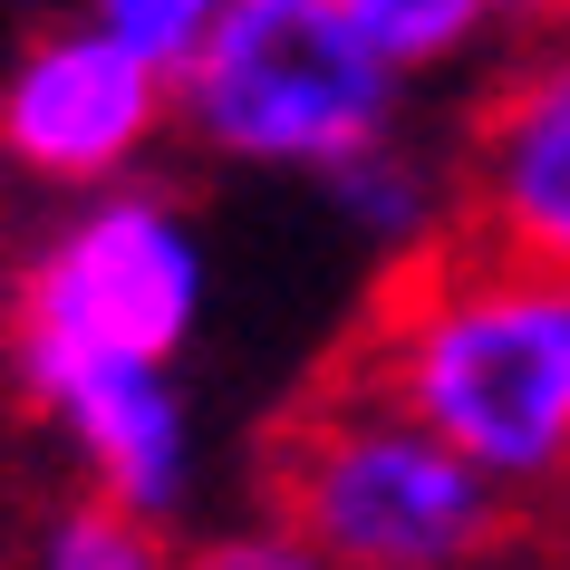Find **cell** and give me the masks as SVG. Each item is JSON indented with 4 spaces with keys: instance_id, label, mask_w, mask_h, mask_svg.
<instances>
[{
    "instance_id": "cell-5",
    "label": "cell",
    "mask_w": 570,
    "mask_h": 570,
    "mask_svg": "<svg viewBox=\"0 0 570 570\" xmlns=\"http://www.w3.org/2000/svg\"><path fill=\"white\" fill-rule=\"evenodd\" d=\"M165 146H175V68L97 30L88 10L20 39V59L0 68V175L20 194L49 204L107 194L136 184Z\"/></svg>"
},
{
    "instance_id": "cell-6",
    "label": "cell",
    "mask_w": 570,
    "mask_h": 570,
    "mask_svg": "<svg viewBox=\"0 0 570 570\" xmlns=\"http://www.w3.org/2000/svg\"><path fill=\"white\" fill-rule=\"evenodd\" d=\"M464 233L570 271V20L493 68L464 126Z\"/></svg>"
},
{
    "instance_id": "cell-11",
    "label": "cell",
    "mask_w": 570,
    "mask_h": 570,
    "mask_svg": "<svg viewBox=\"0 0 570 570\" xmlns=\"http://www.w3.org/2000/svg\"><path fill=\"white\" fill-rule=\"evenodd\" d=\"M223 10H233V0H88L97 30H117L126 49H146L155 68H184V59L213 39Z\"/></svg>"
},
{
    "instance_id": "cell-9",
    "label": "cell",
    "mask_w": 570,
    "mask_h": 570,
    "mask_svg": "<svg viewBox=\"0 0 570 570\" xmlns=\"http://www.w3.org/2000/svg\"><path fill=\"white\" fill-rule=\"evenodd\" d=\"M348 30L377 49V59L416 88V78H445V68H474L493 39L522 20V0H338Z\"/></svg>"
},
{
    "instance_id": "cell-14",
    "label": "cell",
    "mask_w": 570,
    "mask_h": 570,
    "mask_svg": "<svg viewBox=\"0 0 570 570\" xmlns=\"http://www.w3.org/2000/svg\"><path fill=\"white\" fill-rule=\"evenodd\" d=\"M522 10H532V20H541V0H522Z\"/></svg>"
},
{
    "instance_id": "cell-7",
    "label": "cell",
    "mask_w": 570,
    "mask_h": 570,
    "mask_svg": "<svg viewBox=\"0 0 570 570\" xmlns=\"http://www.w3.org/2000/svg\"><path fill=\"white\" fill-rule=\"evenodd\" d=\"M20 416H39L59 435V454L78 464L88 493L146 512V522H184L194 483H204V435L184 406L175 367L155 358H97V367H59L39 387L10 396Z\"/></svg>"
},
{
    "instance_id": "cell-1",
    "label": "cell",
    "mask_w": 570,
    "mask_h": 570,
    "mask_svg": "<svg viewBox=\"0 0 570 570\" xmlns=\"http://www.w3.org/2000/svg\"><path fill=\"white\" fill-rule=\"evenodd\" d=\"M358 367L503 493L570 483V271L454 233L396 262Z\"/></svg>"
},
{
    "instance_id": "cell-10",
    "label": "cell",
    "mask_w": 570,
    "mask_h": 570,
    "mask_svg": "<svg viewBox=\"0 0 570 570\" xmlns=\"http://www.w3.org/2000/svg\"><path fill=\"white\" fill-rule=\"evenodd\" d=\"M30 570H184V551H175V522H146L107 493H78L39 522Z\"/></svg>"
},
{
    "instance_id": "cell-2",
    "label": "cell",
    "mask_w": 570,
    "mask_h": 570,
    "mask_svg": "<svg viewBox=\"0 0 570 570\" xmlns=\"http://www.w3.org/2000/svg\"><path fill=\"white\" fill-rule=\"evenodd\" d=\"M213 309L204 223L165 184L68 194L0 252V396L39 387L59 367L155 358L175 367Z\"/></svg>"
},
{
    "instance_id": "cell-13",
    "label": "cell",
    "mask_w": 570,
    "mask_h": 570,
    "mask_svg": "<svg viewBox=\"0 0 570 570\" xmlns=\"http://www.w3.org/2000/svg\"><path fill=\"white\" fill-rule=\"evenodd\" d=\"M541 20H570V0H541Z\"/></svg>"
},
{
    "instance_id": "cell-3",
    "label": "cell",
    "mask_w": 570,
    "mask_h": 570,
    "mask_svg": "<svg viewBox=\"0 0 570 570\" xmlns=\"http://www.w3.org/2000/svg\"><path fill=\"white\" fill-rule=\"evenodd\" d=\"M271 503L338 570H474L503 541V483L474 474L367 367H348L281 425Z\"/></svg>"
},
{
    "instance_id": "cell-4",
    "label": "cell",
    "mask_w": 570,
    "mask_h": 570,
    "mask_svg": "<svg viewBox=\"0 0 570 570\" xmlns=\"http://www.w3.org/2000/svg\"><path fill=\"white\" fill-rule=\"evenodd\" d=\"M396 78L338 0H233L213 39L175 68V136L233 175H338L358 146L396 136Z\"/></svg>"
},
{
    "instance_id": "cell-8",
    "label": "cell",
    "mask_w": 570,
    "mask_h": 570,
    "mask_svg": "<svg viewBox=\"0 0 570 570\" xmlns=\"http://www.w3.org/2000/svg\"><path fill=\"white\" fill-rule=\"evenodd\" d=\"M320 194H330V213L377 262H416V252L464 233V175H454L445 155H425L406 126L377 136V146H358L338 175H320Z\"/></svg>"
},
{
    "instance_id": "cell-12",
    "label": "cell",
    "mask_w": 570,
    "mask_h": 570,
    "mask_svg": "<svg viewBox=\"0 0 570 570\" xmlns=\"http://www.w3.org/2000/svg\"><path fill=\"white\" fill-rule=\"evenodd\" d=\"M184 570H338L320 541L291 522V512L271 503V512H252V522H223V532H204L194 551H184Z\"/></svg>"
}]
</instances>
